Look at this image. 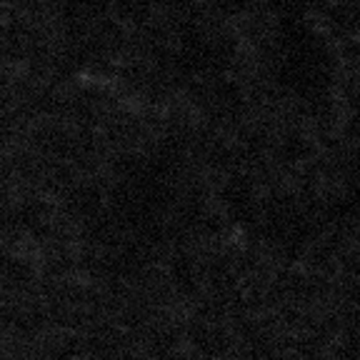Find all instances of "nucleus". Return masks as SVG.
Masks as SVG:
<instances>
[{"label":"nucleus","mask_w":360,"mask_h":360,"mask_svg":"<svg viewBox=\"0 0 360 360\" xmlns=\"http://www.w3.org/2000/svg\"><path fill=\"white\" fill-rule=\"evenodd\" d=\"M278 60H281V80H285L298 93L318 90L321 83L330 78V60L323 51V43L305 30L281 40Z\"/></svg>","instance_id":"f257e3e1"}]
</instances>
